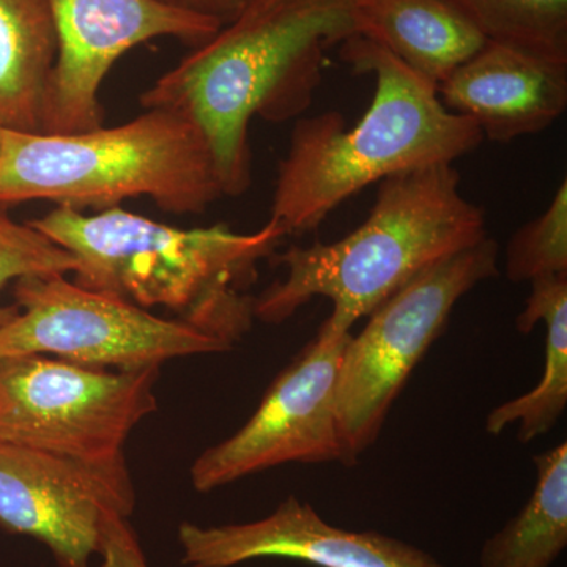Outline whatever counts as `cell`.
Returning <instances> with one entry per match:
<instances>
[{
    "instance_id": "3",
    "label": "cell",
    "mask_w": 567,
    "mask_h": 567,
    "mask_svg": "<svg viewBox=\"0 0 567 567\" xmlns=\"http://www.w3.org/2000/svg\"><path fill=\"white\" fill-rule=\"evenodd\" d=\"M341 58L353 73L375 78L374 99L354 125L338 111L295 123L270 215L289 235L316 230L372 183L453 164L484 141L475 123L443 106L435 84L375 41L354 35L341 44Z\"/></svg>"
},
{
    "instance_id": "21",
    "label": "cell",
    "mask_w": 567,
    "mask_h": 567,
    "mask_svg": "<svg viewBox=\"0 0 567 567\" xmlns=\"http://www.w3.org/2000/svg\"><path fill=\"white\" fill-rule=\"evenodd\" d=\"M100 567H151L130 518L112 516L107 520Z\"/></svg>"
},
{
    "instance_id": "23",
    "label": "cell",
    "mask_w": 567,
    "mask_h": 567,
    "mask_svg": "<svg viewBox=\"0 0 567 567\" xmlns=\"http://www.w3.org/2000/svg\"><path fill=\"white\" fill-rule=\"evenodd\" d=\"M0 128H2V126H0Z\"/></svg>"
},
{
    "instance_id": "19",
    "label": "cell",
    "mask_w": 567,
    "mask_h": 567,
    "mask_svg": "<svg viewBox=\"0 0 567 567\" xmlns=\"http://www.w3.org/2000/svg\"><path fill=\"white\" fill-rule=\"evenodd\" d=\"M509 281L532 282L544 276L567 275V181H563L543 215L509 238L505 252Z\"/></svg>"
},
{
    "instance_id": "17",
    "label": "cell",
    "mask_w": 567,
    "mask_h": 567,
    "mask_svg": "<svg viewBox=\"0 0 567 567\" xmlns=\"http://www.w3.org/2000/svg\"><path fill=\"white\" fill-rule=\"evenodd\" d=\"M536 486L524 507L488 537L480 567H554L567 547V443L533 457Z\"/></svg>"
},
{
    "instance_id": "12",
    "label": "cell",
    "mask_w": 567,
    "mask_h": 567,
    "mask_svg": "<svg viewBox=\"0 0 567 567\" xmlns=\"http://www.w3.org/2000/svg\"><path fill=\"white\" fill-rule=\"evenodd\" d=\"M177 537L186 567H235L271 558L316 567H446L405 540L334 527L295 495L267 517L246 524L200 527L183 522Z\"/></svg>"
},
{
    "instance_id": "8",
    "label": "cell",
    "mask_w": 567,
    "mask_h": 567,
    "mask_svg": "<svg viewBox=\"0 0 567 567\" xmlns=\"http://www.w3.org/2000/svg\"><path fill=\"white\" fill-rule=\"evenodd\" d=\"M14 301L18 315L0 327V358L51 354L70 363L128 371L234 349L181 320L153 316L62 274L18 279Z\"/></svg>"
},
{
    "instance_id": "9",
    "label": "cell",
    "mask_w": 567,
    "mask_h": 567,
    "mask_svg": "<svg viewBox=\"0 0 567 567\" xmlns=\"http://www.w3.org/2000/svg\"><path fill=\"white\" fill-rule=\"evenodd\" d=\"M350 336L323 322L276 377L248 423L194 461L193 487L207 494L284 464L344 465L336 385Z\"/></svg>"
},
{
    "instance_id": "13",
    "label": "cell",
    "mask_w": 567,
    "mask_h": 567,
    "mask_svg": "<svg viewBox=\"0 0 567 567\" xmlns=\"http://www.w3.org/2000/svg\"><path fill=\"white\" fill-rule=\"evenodd\" d=\"M440 102L470 118L484 140L511 142L544 132L567 106V59L487 40L436 85Z\"/></svg>"
},
{
    "instance_id": "6",
    "label": "cell",
    "mask_w": 567,
    "mask_h": 567,
    "mask_svg": "<svg viewBox=\"0 0 567 567\" xmlns=\"http://www.w3.org/2000/svg\"><path fill=\"white\" fill-rule=\"evenodd\" d=\"M159 368H91L44 357L0 358V439L130 476L123 446L155 412Z\"/></svg>"
},
{
    "instance_id": "20",
    "label": "cell",
    "mask_w": 567,
    "mask_h": 567,
    "mask_svg": "<svg viewBox=\"0 0 567 567\" xmlns=\"http://www.w3.org/2000/svg\"><path fill=\"white\" fill-rule=\"evenodd\" d=\"M76 260L31 223L13 221L0 210V290L35 275L73 274ZM18 315V306L0 305V327Z\"/></svg>"
},
{
    "instance_id": "2",
    "label": "cell",
    "mask_w": 567,
    "mask_h": 567,
    "mask_svg": "<svg viewBox=\"0 0 567 567\" xmlns=\"http://www.w3.org/2000/svg\"><path fill=\"white\" fill-rule=\"evenodd\" d=\"M35 229L76 260L73 281L177 320L235 347L251 330L257 265L287 230L275 219L251 234L226 224L178 229L121 207L84 215L55 205Z\"/></svg>"
},
{
    "instance_id": "11",
    "label": "cell",
    "mask_w": 567,
    "mask_h": 567,
    "mask_svg": "<svg viewBox=\"0 0 567 567\" xmlns=\"http://www.w3.org/2000/svg\"><path fill=\"white\" fill-rule=\"evenodd\" d=\"M134 503L132 477L0 439V527L39 540L58 567H100L107 520Z\"/></svg>"
},
{
    "instance_id": "7",
    "label": "cell",
    "mask_w": 567,
    "mask_h": 567,
    "mask_svg": "<svg viewBox=\"0 0 567 567\" xmlns=\"http://www.w3.org/2000/svg\"><path fill=\"white\" fill-rule=\"evenodd\" d=\"M498 244L487 237L406 282L350 336L336 385L344 465L357 464L377 436L413 369L445 331L451 312L477 284L498 276Z\"/></svg>"
},
{
    "instance_id": "4",
    "label": "cell",
    "mask_w": 567,
    "mask_h": 567,
    "mask_svg": "<svg viewBox=\"0 0 567 567\" xmlns=\"http://www.w3.org/2000/svg\"><path fill=\"white\" fill-rule=\"evenodd\" d=\"M486 237V213L462 194L453 164L391 175L380 182L374 207L353 233L270 257L286 268V278L254 298V319L282 323L323 297L333 305L324 322L350 333L406 282Z\"/></svg>"
},
{
    "instance_id": "1",
    "label": "cell",
    "mask_w": 567,
    "mask_h": 567,
    "mask_svg": "<svg viewBox=\"0 0 567 567\" xmlns=\"http://www.w3.org/2000/svg\"><path fill=\"white\" fill-rule=\"evenodd\" d=\"M357 0H245L210 40L141 96L192 118L210 145L224 196L251 186L249 125L311 107L324 51L358 35Z\"/></svg>"
},
{
    "instance_id": "5",
    "label": "cell",
    "mask_w": 567,
    "mask_h": 567,
    "mask_svg": "<svg viewBox=\"0 0 567 567\" xmlns=\"http://www.w3.org/2000/svg\"><path fill=\"white\" fill-rule=\"evenodd\" d=\"M140 196L174 215H200L224 196L210 145L182 112L151 107L74 134L0 128V205L106 210Z\"/></svg>"
},
{
    "instance_id": "16",
    "label": "cell",
    "mask_w": 567,
    "mask_h": 567,
    "mask_svg": "<svg viewBox=\"0 0 567 567\" xmlns=\"http://www.w3.org/2000/svg\"><path fill=\"white\" fill-rule=\"evenodd\" d=\"M532 284L527 306L517 317V331L528 334L536 323L546 324V360L539 383L528 393L496 405L486 420V432L503 434L518 424L517 439L529 443L546 435L567 406V275L544 276Z\"/></svg>"
},
{
    "instance_id": "18",
    "label": "cell",
    "mask_w": 567,
    "mask_h": 567,
    "mask_svg": "<svg viewBox=\"0 0 567 567\" xmlns=\"http://www.w3.org/2000/svg\"><path fill=\"white\" fill-rule=\"evenodd\" d=\"M488 40L567 59V0H450Z\"/></svg>"
},
{
    "instance_id": "22",
    "label": "cell",
    "mask_w": 567,
    "mask_h": 567,
    "mask_svg": "<svg viewBox=\"0 0 567 567\" xmlns=\"http://www.w3.org/2000/svg\"><path fill=\"white\" fill-rule=\"evenodd\" d=\"M156 2L173 9L189 11V13L203 14L226 24L240 11L245 0H156Z\"/></svg>"
},
{
    "instance_id": "15",
    "label": "cell",
    "mask_w": 567,
    "mask_h": 567,
    "mask_svg": "<svg viewBox=\"0 0 567 567\" xmlns=\"http://www.w3.org/2000/svg\"><path fill=\"white\" fill-rule=\"evenodd\" d=\"M58 58L50 0H0V126L41 133Z\"/></svg>"
},
{
    "instance_id": "14",
    "label": "cell",
    "mask_w": 567,
    "mask_h": 567,
    "mask_svg": "<svg viewBox=\"0 0 567 567\" xmlns=\"http://www.w3.org/2000/svg\"><path fill=\"white\" fill-rule=\"evenodd\" d=\"M354 14L358 35L435 85L488 40L450 0H357Z\"/></svg>"
},
{
    "instance_id": "10",
    "label": "cell",
    "mask_w": 567,
    "mask_h": 567,
    "mask_svg": "<svg viewBox=\"0 0 567 567\" xmlns=\"http://www.w3.org/2000/svg\"><path fill=\"white\" fill-rule=\"evenodd\" d=\"M58 37L41 134L92 132L103 126L100 89L126 52L155 39L197 48L223 22L156 0H50Z\"/></svg>"
}]
</instances>
